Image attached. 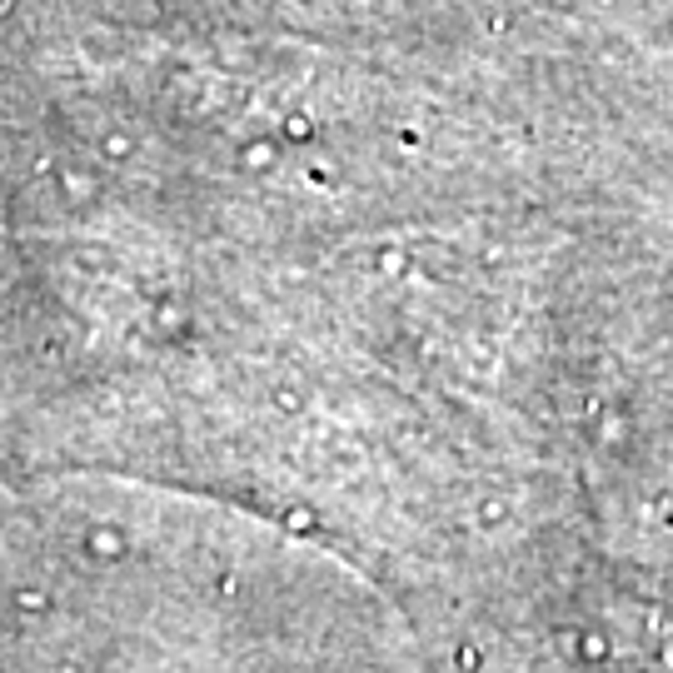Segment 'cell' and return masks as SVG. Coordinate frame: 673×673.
Listing matches in <instances>:
<instances>
[{
	"mask_svg": "<svg viewBox=\"0 0 673 673\" xmlns=\"http://www.w3.org/2000/svg\"><path fill=\"white\" fill-rule=\"evenodd\" d=\"M85 553L110 564V558H125V553H130V539H125L120 524H90V529H85Z\"/></svg>",
	"mask_w": 673,
	"mask_h": 673,
	"instance_id": "6da1fadb",
	"label": "cell"
},
{
	"mask_svg": "<svg viewBox=\"0 0 673 673\" xmlns=\"http://www.w3.org/2000/svg\"><path fill=\"white\" fill-rule=\"evenodd\" d=\"M15 608L25 619H40V613H50V594L45 589H15Z\"/></svg>",
	"mask_w": 673,
	"mask_h": 673,
	"instance_id": "7a4b0ae2",
	"label": "cell"
},
{
	"mask_svg": "<svg viewBox=\"0 0 673 673\" xmlns=\"http://www.w3.org/2000/svg\"><path fill=\"white\" fill-rule=\"evenodd\" d=\"M579 653H584L589 663H603V658H608V639H603V634H584V639H579Z\"/></svg>",
	"mask_w": 673,
	"mask_h": 673,
	"instance_id": "3957f363",
	"label": "cell"
},
{
	"mask_svg": "<svg viewBox=\"0 0 673 673\" xmlns=\"http://www.w3.org/2000/svg\"><path fill=\"white\" fill-rule=\"evenodd\" d=\"M290 529L309 534V529H314V514H309V509H295V514H290Z\"/></svg>",
	"mask_w": 673,
	"mask_h": 673,
	"instance_id": "277c9868",
	"label": "cell"
}]
</instances>
